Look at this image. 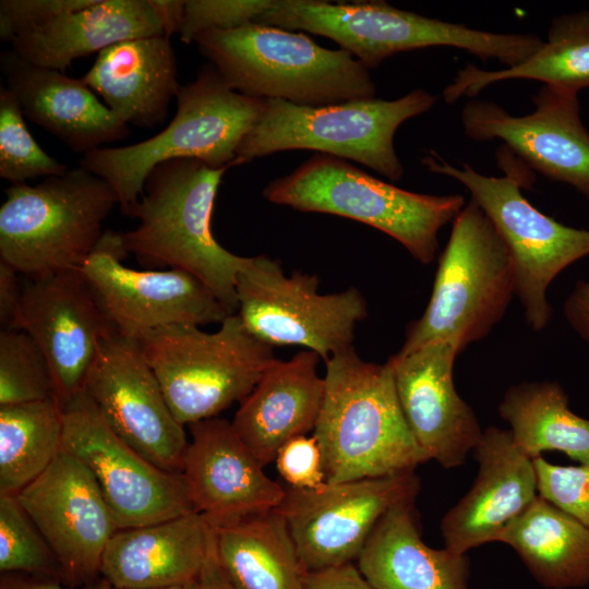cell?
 Listing matches in <instances>:
<instances>
[{
  "label": "cell",
  "instance_id": "cell-12",
  "mask_svg": "<svg viewBox=\"0 0 589 589\" xmlns=\"http://www.w3.org/2000/svg\"><path fill=\"white\" fill-rule=\"evenodd\" d=\"M318 285L315 275L285 274L279 261L267 255L245 257L236 279V313L262 342L300 346L325 362L353 346L368 305L353 287L321 293Z\"/></svg>",
  "mask_w": 589,
  "mask_h": 589
},
{
  "label": "cell",
  "instance_id": "cell-25",
  "mask_svg": "<svg viewBox=\"0 0 589 589\" xmlns=\"http://www.w3.org/2000/svg\"><path fill=\"white\" fill-rule=\"evenodd\" d=\"M211 542V525L197 512L119 528L104 552L100 577L119 589L187 584L197 579Z\"/></svg>",
  "mask_w": 589,
  "mask_h": 589
},
{
  "label": "cell",
  "instance_id": "cell-36",
  "mask_svg": "<svg viewBox=\"0 0 589 589\" xmlns=\"http://www.w3.org/2000/svg\"><path fill=\"white\" fill-rule=\"evenodd\" d=\"M67 165L48 155L27 129L21 107L3 85L0 87V177L11 184L38 177L60 176Z\"/></svg>",
  "mask_w": 589,
  "mask_h": 589
},
{
  "label": "cell",
  "instance_id": "cell-21",
  "mask_svg": "<svg viewBox=\"0 0 589 589\" xmlns=\"http://www.w3.org/2000/svg\"><path fill=\"white\" fill-rule=\"evenodd\" d=\"M472 453L477 477L441 521L445 548L458 554L497 541L539 495L533 459L516 445L509 430L484 429Z\"/></svg>",
  "mask_w": 589,
  "mask_h": 589
},
{
  "label": "cell",
  "instance_id": "cell-33",
  "mask_svg": "<svg viewBox=\"0 0 589 589\" xmlns=\"http://www.w3.org/2000/svg\"><path fill=\"white\" fill-rule=\"evenodd\" d=\"M63 409L56 397L0 406V494L17 495L62 449Z\"/></svg>",
  "mask_w": 589,
  "mask_h": 589
},
{
  "label": "cell",
  "instance_id": "cell-35",
  "mask_svg": "<svg viewBox=\"0 0 589 589\" xmlns=\"http://www.w3.org/2000/svg\"><path fill=\"white\" fill-rule=\"evenodd\" d=\"M56 397L50 365L33 338L20 329L0 332V406Z\"/></svg>",
  "mask_w": 589,
  "mask_h": 589
},
{
  "label": "cell",
  "instance_id": "cell-30",
  "mask_svg": "<svg viewBox=\"0 0 589 589\" xmlns=\"http://www.w3.org/2000/svg\"><path fill=\"white\" fill-rule=\"evenodd\" d=\"M497 542L509 545L545 588L576 589L589 584V528L540 495L502 531Z\"/></svg>",
  "mask_w": 589,
  "mask_h": 589
},
{
  "label": "cell",
  "instance_id": "cell-8",
  "mask_svg": "<svg viewBox=\"0 0 589 589\" xmlns=\"http://www.w3.org/2000/svg\"><path fill=\"white\" fill-rule=\"evenodd\" d=\"M516 296V272L508 248L472 200L456 218L441 253L423 314L409 324L398 353L449 339L462 351L485 338Z\"/></svg>",
  "mask_w": 589,
  "mask_h": 589
},
{
  "label": "cell",
  "instance_id": "cell-11",
  "mask_svg": "<svg viewBox=\"0 0 589 589\" xmlns=\"http://www.w3.org/2000/svg\"><path fill=\"white\" fill-rule=\"evenodd\" d=\"M421 163L461 183L489 217L512 255L526 322L532 330L544 329L553 313L548 289L565 268L589 255V230L563 225L537 209L521 194L525 184L516 175L484 176L467 163L455 167L435 152Z\"/></svg>",
  "mask_w": 589,
  "mask_h": 589
},
{
  "label": "cell",
  "instance_id": "cell-29",
  "mask_svg": "<svg viewBox=\"0 0 589 589\" xmlns=\"http://www.w3.org/2000/svg\"><path fill=\"white\" fill-rule=\"evenodd\" d=\"M223 573L235 589H303V566L276 510L207 520Z\"/></svg>",
  "mask_w": 589,
  "mask_h": 589
},
{
  "label": "cell",
  "instance_id": "cell-32",
  "mask_svg": "<svg viewBox=\"0 0 589 589\" xmlns=\"http://www.w3.org/2000/svg\"><path fill=\"white\" fill-rule=\"evenodd\" d=\"M497 411L509 424L516 445L530 458L556 450L580 465H589V419L570 410L568 395L558 382L512 385Z\"/></svg>",
  "mask_w": 589,
  "mask_h": 589
},
{
  "label": "cell",
  "instance_id": "cell-37",
  "mask_svg": "<svg viewBox=\"0 0 589 589\" xmlns=\"http://www.w3.org/2000/svg\"><path fill=\"white\" fill-rule=\"evenodd\" d=\"M274 0H188L179 31L182 43L191 44L203 33L241 27L263 14Z\"/></svg>",
  "mask_w": 589,
  "mask_h": 589
},
{
  "label": "cell",
  "instance_id": "cell-19",
  "mask_svg": "<svg viewBox=\"0 0 589 589\" xmlns=\"http://www.w3.org/2000/svg\"><path fill=\"white\" fill-rule=\"evenodd\" d=\"M12 328L45 354L61 405L84 389L101 342L115 334L79 271L27 279Z\"/></svg>",
  "mask_w": 589,
  "mask_h": 589
},
{
  "label": "cell",
  "instance_id": "cell-44",
  "mask_svg": "<svg viewBox=\"0 0 589 589\" xmlns=\"http://www.w3.org/2000/svg\"><path fill=\"white\" fill-rule=\"evenodd\" d=\"M110 584L100 578L83 589H111ZM0 589H70L63 587L58 579L35 577L23 574H2Z\"/></svg>",
  "mask_w": 589,
  "mask_h": 589
},
{
  "label": "cell",
  "instance_id": "cell-45",
  "mask_svg": "<svg viewBox=\"0 0 589 589\" xmlns=\"http://www.w3.org/2000/svg\"><path fill=\"white\" fill-rule=\"evenodd\" d=\"M149 4L158 20L163 34L170 38L178 34L184 11V1L182 0H148Z\"/></svg>",
  "mask_w": 589,
  "mask_h": 589
},
{
  "label": "cell",
  "instance_id": "cell-22",
  "mask_svg": "<svg viewBox=\"0 0 589 589\" xmlns=\"http://www.w3.org/2000/svg\"><path fill=\"white\" fill-rule=\"evenodd\" d=\"M189 428L182 473L195 512L207 520H218L280 505L286 489L265 473L231 422L216 417Z\"/></svg>",
  "mask_w": 589,
  "mask_h": 589
},
{
  "label": "cell",
  "instance_id": "cell-43",
  "mask_svg": "<svg viewBox=\"0 0 589 589\" xmlns=\"http://www.w3.org/2000/svg\"><path fill=\"white\" fill-rule=\"evenodd\" d=\"M20 274L9 264L0 261V324L1 329L13 327L22 299Z\"/></svg>",
  "mask_w": 589,
  "mask_h": 589
},
{
  "label": "cell",
  "instance_id": "cell-3",
  "mask_svg": "<svg viewBox=\"0 0 589 589\" xmlns=\"http://www.w3.org/2000/svg\"><path fill=\"white\" fill-rule=\"evenodd\" d=\"M194 43L227 85L248 97L318 107L375 96L364 64L302 32L252 22L205 32Z\"/></svg>",
  "mask_w": 589,
  "mask_h": 589
},
{
  "label": "cell",
  "instance_id": "cell-14",
  "mask_svg": "<svg viewBox=\"0 0 589 589\" xmlns=\"http://www.w3.org/2000/svg\"><path fill=\"white\" fill-rule=\"evenodd\" d=\"M61 406L62 448L91 470L119 528L195 512L183 473L158 468L122 441L84 389Z\"/></svg>",
  "mask_w": 589,
  "mask_h": 589
},
{
  "label": "cell",
  "instance_id": "cell-13",
  "mask_svg": "<svg viewBox=\"0 0 589 589\" xmlns=\"http://www.w3.org/2000/svg\"><path fill=\"white\" fill-rule=\"evenodd\" d=\"M121 232L105 230L79 272L115 333L141 341L172 325L220 324L233 312L192 274L168 268L135 269Z\"/></svg>",
  "mask_w": 589,
  "mask_h": 589
},
{
  "label": "cell",
  "instance_id": "cell-10",
  "mask_svg": "<svg viewBox=\"0 0 589 589\" xmlns=\"http://www.w3.org/2000/svg\"><path fill=\"white\" fill-rule=\"evenodd\" d=\"M214 333L172 325L146 335L142 351L176 419L185 425L216 418L241 402L277 359L237 313Z\"/></svg>",
  "mask_w": 589,
  "mask_h": 589
},
{
  "label": "cell",
  "instance_id": "cell-7",
  "mask_svg": "<svg viewBox=\"0 0 589 589\" xmlns=\"http://www.w3.org/2000/svg\"><path fill=\"white\" fill-rule=\"evenodd\" d=\"M0 206V261L27 279L79 271L118 204L112 188L82 167L35 185L11 184Z\"/></svg>",
  "mask_w": 589,
  "mask_h": 589
},
{
  "label": "cell",
  "instance_id": "cell-15",
  "mask_svg": "<svg viewBox=\"0 0 589 589\" xmlns=\"http://www.w3.org/2000/svg\"><path fill=\"white\" fill-rule=\"evenodd\" d=\"M413 472L286 489L275 508L285 519L308 572L354 563L378 520L394 506L416 502Z\"/></svg>",
  "mask_w": 589,
  "mask_h": 589
},
{
  "label": "cell",
  "instance_id": "cell-41",
  "mask_svg": "<svg viewBox=\"0 0 589 589\" xmlns=\"http://www.w3.org/2000/svg\"><path fill=\"white\" fill-rule=\"evenodd\" d=\"M303 589H373L354 563L308 572Z\"/></svg>",
  "mask_w": 589,
  "mask_h": 589
},
{
  "label": "cell",
  "instance_id": "cell-42",
  "mask_svg": "<svg viewBox=\"0 0 589 589\" xmlns=\"http://www.w3.org/2000/svg\"><path fill=\"white\" fill-rule=\"evenodd\" d=\"M563 314L570 328L589 342V280H578L563 304Z\"/></svg>",
  "mask_w": 589,
  "mask_h": 589
},
{
  "label": "cell",
  "instance_id": "cell-34",
  "mask_svg": "<svg viewBox=\"0 0 589 589\" xmlns=\"http://www.w3.org/2000/svg\"><path fill=\"white\" fill-rule=\"evenodd\" d=\"M0 570L63 578L55 553L16 495L0 494Z\"/></svg>",
  "mask_w": 589,
  "mask_h": 589
},
{
  "label": "cell",
  "instance_id": "cell-1",
  "mask_svg": "<svg viewBox=\"0 0 589 589\" xmlns=\"http://www.w3.org/2000/svg\"><path fill=\"white\" fill-rule=\"evenodd\" d=\"M324 363L313 435L328 483L413 472L429 461L404 418L387 362L365 361L352 346Z\"/></svg>",
  "mask_w": 589,
  "mask_h": 589
},
{
  "label": "cell",
  "instance_id": "cell-17",
  "mask_svg": "<svg viewBox=\"0 0 589 589\" xmlns=\"http://www.w3.org/2000/svg\"><path fill=\"white\" fill-rule=\"evenodd\" d=\"M16 496L55 553L63 581L87 586L98 580L104 552L119 527L91 470L62 448Z\"/></svg>",
  "mask_w": 589,
  "mask_h": 589
},
{
  "label": "cell",
  "instance_id": "cell-9",
  "mask_svg": "<svg viewBox=\"0 0 589 589\" xmlns=\"http://www.w3.org/2000/svg\"><path fill=\"white\" fill-rule=\"evenodd\" d=\"M435 103L422 88L393 100L374 97L318 107L265 99L261 117L238 145L233 166L283 151L311 149L398 181L405 169L394 147L395 133Z\"/></svg>",
  "mask_w": 589,
  "mask_h": 589
},
{
  "label": "cell",
  "instance_id": "cell-27",
  "mask_svg": "<svg viewBox=\"0 0 589 589\" xmlns=\"http://www.w3.org/2000/svg\"><path fill=\"white\" fill-rule=\"evenodd\" d=\"M414 503L398 504L378 520L356 561L358 569L373 589H469L467 554L425 544Z\"/></svg>",
  "mask_w": 589,
  "mask_h": 589
},
{
  "label": "cell",
  "instance_id": "cell-38",
  "mask_svg": "<svg viewBox=\"0 0 589 589\" xmlns=\"http://www.w3.org/2000/svg\"><path fill=\"white\" fill-rule=\"evenodd\" d=\"M538 494L589 528V465L561 466L533 458Z\"/></svg>",
  "mask_w": 589,
  "mask_h": 589
},
{
  "label": "cell",
  "instance_id": "cell-20",
  "mask_svg": "<svg viewBox=\"0 0 589 589\" xmlns=\"http://www.w3.org/2000/svg\"><path fill=\"white\" fill-rule=\"evenodd\" d=\"M460 351L456 341L442 339L387 360L413 438L429 460L445 469L464 465L483 432L455 387L454 363Z\"/></svg>",
  "mask_w": 589,
  "mask_h": 589
},
{
  "label": "cell",
  "instance_id": "cell-31",
  "mask_svg": "<svg viewBox=\"0 0 589 589\" xmlns=\"http://www.w3.org/2000/svg\"><path fill=\"white\" fill-rule=\"evenodd\" d=\"M507 80H534L576 93L589 87V11L553 19L546 40L516 67L488 71L467 64L444 88L443 98L448 104L464 96L472 99L485 87Z\"/></svg>",
  "mask_w": 589,
  "mask_h": 589
},
{
  "label": "cell",
  "instance_id": "cell-47",
  "mask_svg": "<svg viewBox=\"0 0 589 589\" xmlns=\"http://www.w3.org/2000/svg\"><path fill=\"white\" fill-rule=\"evenodd\" d=\"M111 589H119V588H111ZM148 589H196V580L182 584V585L159 587V588H148Z\"/></svg>",
  "mask_w": 589,
  "mask_h": 589
},
{
  "label": "cell",
  "instance_id": "cell-40",
  "mask_svg": "<svg viewBox=\"0 0 589 589\" xmlns=\"http://www.w3.org/2000/svg\"><path fill=\"white\" fill-rule=\"evenodd\" d=\"M94 0H1L0 38L10 43L53 19L82 9Z\"/></svg>",
  "mask_w": 589,
  "mask_h": 589
},
{
  "label": "cell",
  "instance_id": "cell-6",
  "mask_svg": "<svg viewBox=\"0 0 589 589\" xmlns=\"http://www.w3.org/2000/svg\"><path fill=\"white\" fill-rule=\"evenodd\" d=\"M263 196L300 212L330 214L369 225L395 239L421 264L434 261L440 230L466 205L460 194L404 190L346 159L321 153L269 182Z\"/></svg>",
  "mask_w": 589,
  "mask_h": 589
},
{
  "label": "cell",
  "instance_id": "cell-23",
  "mask_svg": "<svg viewBox=\"0 0 589 589\" xmlns=\"http://www.w3.org/2000/svg\"><path fill=\"white\" fill-rule=\"evenodd\" d=\"M0 63L4 87L16 98L24 117L73 152L86 155L130 134L129 125L81 79L29 63L13 50L2 52Z\"/></svg>",
  "mask_w": 589,
  "mask_h": 589
},
{
  "label": "cell",
  "instance_id": "cell-18",
  "mask_svg": "<svg viewBox=\"0 0 589 589\" xmlns=\"http://www.w3.org/2000/svg\"><path fill=\"white\" fill-rule=\"evenodd\" d=\"M578 94L542 85L532 96L534 110L525 116L492 100L470 99L461 109L462 130L473 141H503L526 166L589 199V132Z\"/></svg>",
  "mask_w": 589,
  "mask_h": 589
},
{
  "label": "cell",
  "instance_id": "cell-16",
  "mask_svg": "<svg viewBox=\"0 0 589 589\" xmlns=\"http://www.w3.org/2000/svg\"><path fill=\"white\" fill-rule=\"evenodd\" d=\"M84 390L110 429L153 465L182 472L189 441L137 340L106 338Z\"/></svg>",
  "mask_w": 589,
  "mask_h": 589
},
{
  "label": "cell",
  "instance_id": "cell-24",
  "mask_svg": "<svg viewBox=\"0 0 589 589\" xmlns=\"http://www.w3.org/2000/svg\"><path fill=\"white\" fill-rule=\"evenodd\" d=\"M320 359L306 349L286 361L276 359L240 402L232 428L263 467L286 442L314 431L325 393Z\"/></svg>",
  "mask_w": 589,
  "mask_h": 589
},
{
  "label": "cell",
  "instance_id": "cell-4",
  "mask_svg": "<svg viewBox=\"0 0 589 589\" xmlns=\"http://www.w3.org/2000/svg\"><path fill=\"white\" fill-rule=\"evenodd\" d=\"M254 23L328 37L368 69L398 52L429 47L457 48L512 68L543 44L534 34L470 28L399 10L384 1L274 0Z\"/></svg>",
  "mask_w": 589,
  "mask_h": 589
},
{
  "label": "cell",
  "instance_id": "cell-26",
  "mask_svg": "<svg viewBox=\"0 0 589 589\" xmlns=\"http://www.w3.org/2000/svg\"><path fill=\"white\" fill-rule=\"evenodd\" d=\"M125 124L154 128L166 120L180 88L170 38L128 39L100 52L81 77Z\"/></svg>",
  "mask_w": 589,
  "mask_h": 589
},
{
  "label": "cell",
  "instance_id": "cell-5",
  "mask_svg": "<svg viewBox=\"0 0 589 589\" xmlns=\"http://www.w3.org/2000/svg\"><path fill=\"white\" fill-rule=\"evenodd\" d=\"M170 123L156 135L127 146L99 147L80 159V167L103 178L129 216L158 164L194 158L216 169L233 167L238 145L261 117L265 99L231 89L211 63L181 85Z\"/></svg>",
  "mask_w": 589,
  "mask_h": 589
},
{
  "label": "cell",
  "instance_id": "cell-2",
  "mask_svg": "<svg viewBox=\"0 0 589 589\" xmlns=\"http://www.w3.org/2000/svg\"><path fill=\"white\" fill-rule=\"evenodd\" d=\"M226 170L194 158L158 164L130 212L139 223L121 232V240L125 252L134 254L141 264L192 274L236 313V279L247 256L221 247L211 226Z\"/></svg>",
  "mask_w": 589,
  "mask_h": 589
},
{
  "label": "cell",
  "instance_id": "cell-28",
  "mask_svg": "<svg viewBox=\"0 0 589 589\" xmlns=\"http://www.w3.org/2000/svg\"><path fill=\"white\" fill-rule=\"evenodd\" d=\"M156 35L164 34L148 0H94L15 37L11 45L25 61L63 72L81 57Z\"/></svg>",
  "mask_w": 589,
  "mask_h": 589
},
{
  "label": "cell",
  "instance_id": "cell-46",
  "mask_svg": "<svg viewBox=\"0 0 589 589\" xmlns=\"http://www.w3.org/2000/svg\"><path fill=\"white\" fill-rule=\"evenodd\" d=\"M196 589H235L223 573L213 544V536L207 558L196 579Z\"/></svg>",
  "mask_w": 589,
  "mask_h": 589
},
{
  "label": "cell",
  "instance_id": "cell-39",
  "mask_svg": "<svg viewBox=\"0 0 589 589\" xmlns=\"http://www.w3.org/2000/svg\"><path fill=\"white\" fill-rule=\"evenodd\" d=\"M275 464L280 477L292 489L315 490L326 481L323 455L314 435H299L277 452Z\"/></svg>",
  "mask_w": 589,
  "mask_h": 589
}]
</instances>
